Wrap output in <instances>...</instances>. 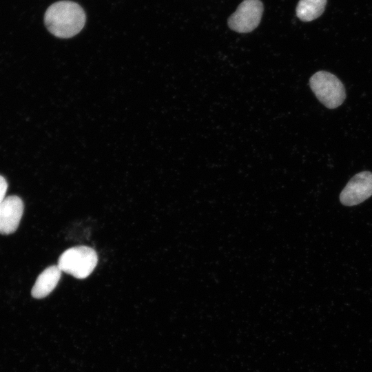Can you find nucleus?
<instances>
[{
  "label": "nucleus",
  "instance_id": "1",
  "mask_svg": "<svg viewBox=\"0 0 372 372\" xmlns=\"http://www.w3.org/2000/svg\"><path fill=\"white\" fill-rule=\"evenodd\" d=\"M85 19V13L78 3L60 1L48 7L44 15V23L51 34L59 38L68 39L83 29Z\"/></svg>",
  "mask_w": 372,
  "mask_h": 372
},
{
  "label": "nucleus",
  "instance_id": "2",
  "mask_svg": "<svg viewBox=\"0 0 372 372\" xmlns=\"http://www.w3.org/2000/svg\"><path fill=\"white\" fill-rule=\"evenodd\" d=\"M97 262L98 256L94 249L77 246L65 250L60 256L57 266L62 272L83 279L91 274Z\"/></svg>",
  "mask_w": 372,
  "mask_h": 372
},
{
  "label": "nucleus",
  "instance_id": "3",
  "mask_svg": "<svg viewBox=\"0 0 372 372\" xmlns=\"http://www.w3.org/2000/svg\"><path fill=\"white\" fill-rule=\"evenodd\" d=\"M309 85L319 101L329 109L339 107L346 98L344 85L329 72H316L309 79Z\"/></svg>",
  "mask_w": 372,
  "mask_h": 372
},
{
  "label": "nucleus",
  "instance_id": "4",
  "mask_svg": "<svg viewBox=\"0 0 372 372\" xmlns=\"http://www.w3.org/2000/svg\"><path fill=\"white\" fill-rule=\"evenodd\" d=\"M262 12L260 0H244L228 19V25L237 32H250L259 25Z\"/></svg>",
  "mask_w": 372,
  "mask_h": 372
},
{
  "label": "nucleus",
  "instance_id": "5",
  "mask_svg": "<svg viewBox=\"0 0 372 372\" xmlns=\"http://www.w3.org/2000/svg\"><path fill=\"white\" fill-rule=\"evenodd\" d=\"M372 196V173L361 172L352 177L340 194L345 206L358 205Z\"/></svg>",
  "mask_w": 372,
  "mask_h": 372
},
{
  "label": "nucleus",
  "instance_id": "6",
  "mask_svg": "<svg viewBox=\"0 0 372 372\" xmlns=\"http://www.w3.org/2000/svg\"><path fill=\"white\" fill-rule=\"evenodd\" d=\"M23 212L22 200L17 196L6 197L0 204V234H10L14 232Z\"/></svg>",
  "mask_w": 372,
  "mask_h": 372
},
{
  "label": "nucleus",
  "instance_id": "7",
  "mask_svg": "<svg viewBox=\"0 0 372 372\" xmlns=\"http://www.w3.org/2000/svg\"><path fill=\"white\" fill-rule=\"evenodd\" d=\"M61 273L57 265L47 267L38 276L31 291L32 296L37 299L48 296L56 287Z\"/></svg>",
  "mask_w": 372,
  "mask_h": 372
},
{
  "label": "nucleus",
  "instance_id": "8",
  "mask_svg": "<svg viewBox=\"0 0 372 372\" xmlns=\"http://www.w3.org/2000/svg\"><path fill=\"white\" fill-rule=\"evenodd\" d=\"M327 0H300L296 6V15L302 21L318 18L324 11Z\"/></svg>",
  "mask_w": 372,
  "mask_h": 372
},
{
  "label": "nucleus",
  "instance_id": "9",
  "mask_svg": "<svg viewBox=\"0 0 372 372\" xmlns=\"http://www.w3.org/2000/svg\"><path fill=\"white\" fill-rule=\"evenodd\" d=\"M8 189V183L6 179L0 175V204L5 199L6 193Z\"/></svg>",
  "mask_w": 372,
  "mask_h": 372
}]
</instances>
